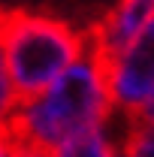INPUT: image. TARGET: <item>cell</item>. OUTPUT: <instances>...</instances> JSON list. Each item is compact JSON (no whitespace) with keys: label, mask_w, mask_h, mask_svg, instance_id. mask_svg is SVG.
<instances>
[{"label":"cell","mask_w":154,"mask_h":157,"mask_svg":"<svg viewBox=\"0 0 154 157\" xmlns=\"http://www.w3.org/2000/svg\"><path fill=\"white\" fill-rule=\"evenodd\" d=\"M112 115V97L106 76L94 55L82 52L45 91L18 100L9 118L0 124L12 151H33L55 157L60 142L88 127H103Z\"/></svg>","instance_id":"obj_1"},{"label":"cell","mask_w":154,"mask_h":157,"mask_svg":"<svg viewBox=\"0 0 154 157\" xmlns=\"http://www.w3.org/2000/svg\"><path fill=\"white\" fill-rule=\"evenodd\" d=\"M0 45L15 97L27 100L45 91L73 60L82 58L85 30L58 15L0 6Z\"/></svg>","instance_id":"obj_2"},{"label":"cell","mask_w":154,"mask_h":157,"mask_svg":"<svg viewBox=\"0 0 154 157\" xmlns=\"http://www.w3.org/2000/svg\"><path fill=\"white\" fill-rule=\"evenodd\" d=\"M106 88L112 106L124 112H136L154 94V18L112 58L106 67Z\"/></svg>","instance_id":"obj_3"},{"label":"cell","mask_w":154,"mask_h":157,"mask_svg":"<svg viewBox=\"0 0 154 157\" xmlns=\"http://www.w3.org/2000/svg\"><path fill=\"white\" fill-rule=\"evenodd\" d=\"M154 18V0H118L109 12L85 27V45L100 63L103 76L118 52L127 48V42Z\"/></svg>","instance_id":"obj_4"},{"label":"cell","mask_w":154,"mask_h":157,"mask_svg":"<svg viewBox=\"0 0 154 157\" xmlns=\"http://www.w3.org/2000/svg\"><path fill=\"white\" fill-rule=\"evenodd\" d=\"M112 151L115 145L103 133V127H88L76 136H70L67 142H60L55 157H112Z\"/></svg>","instance_id":"obj_5"},{"label":"cell","mask_w":154,"mask_h":157,"mask_svg":"<svg viewBox=\"0 0 154 157\" xmlns=\"http://www.w3.org/2000/svg\"><path fill=\"white\" fill-rule=\"evenodd\" d=\"M127 157H154V124H142L127 118V133H124V148Z\"/></svg>","instance_id":"obj_6"},{"label":"cell","mask_w":154,"mask_h":157,"mask_svg":"<svg viewBox=\"0 0 154 157\" xmlns=\"http://www.w3.org/2000/svg\"><path fill=\"white\" fill-rule=\"evenodd\" d=\"M15 88H12V78H9V70H6V58H3V45H0V124L9 118V112L15 109Z\"/></svg>","instance_id":"obj_7"},{"label":"cell","mask_w":154,"mask_h":157,"mask_svg":"<svg viewBox=\"0 0 154 157\" xmlns=\"http://www.w3.org/2000/svg\"><path fill=\"white\" fill-rule=\"evenodd\" d=\"M127 118H133V121H142V124H154V94L145 100V103H142L136 112H127Z\"/></svg>","instance_id":"obj_8"},{"label":"cell","mask_w":154,"mask_h":157,"mask_svg":"<svg viewBox=\"0 0 154 157\" xmlns=\"http://www.w3.org/2000/svg\"><path fill=\"white\" fill-rule=\"evenodd\" d=\"M0 157H12V148H9V139L3 133V127H0Z\"/></svg>","instance_id":"obj_9"},{"label":"cell","mask_w":154,"mask_h":157,"mask_svg":"<svg viewBox=\"0 0 154 157\" xmlns=\"http://www.w3.org/2000/svg\"><path fill=\"white\" fill-rule=\"evenodd\" d=\"M112 157H127V154H124V151H118V148H115V151H112Z\"/></svg>","instance_id":"obj_10"},{"label":"cell","mask_w":154,"mask_h":157,"mask_svg":"<svg viewBox=\"0 0 154 157\" xmlns=\"http://www.w3.org/2000/svg\"><path fill=\"white\" fill-rule=\"evenodd\" d=\"M6 3H12V0H6Z\"/></svg>","instance_id":"obj_11"}]
</instances>
